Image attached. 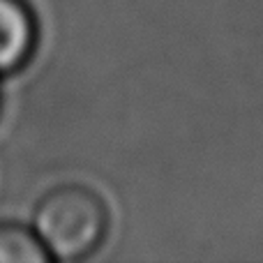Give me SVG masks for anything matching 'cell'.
<instances>
[{
    "mask_svg": "<svg viewBox=\"0 0 263 263\" xmlns=\"http://www.w3.org/2000/svg\"><path fill=\"white\" fill-rule=\"evenodd\" d=\"M109 229L106 205L86 187H60L35 208L32 233L49 259L77 261L100 247Z\"/></svg>",
    "mask_w": 263,
    "mask_h": 263,
    "instance_id": "cell-1",
    "label": "cell"
},
{
    "mask_svg": "<svg viewBox=\"0 0 263 263\" xmlns=\"http://www.w3.org/2000/svg\"><path fill=\"white\" fill-rule=\"evenodd\" d=\"M37 40L35 16L23 0H0V77L30 58Z\"/></svg>",
    "mask_w": 263,
    "mask_h": 263,
    "instance_id": "cell-2",
    "label": "cell"
},
{
    "mask_svg": "<svg viewBox=\"0 0 263 263\" xmlns=\"http://www.w3.org/2000/svg\"><path fill=\"white\" fill-rule=\"evenodd\" d=\"M49 254L32 233L16 224H0V263H44Z\"/></svg>",
    "mask_w": 263,
    "mask_h": 263,
    "instance_id": "cell-3",
    "label": "cell"
}]
</instances>
